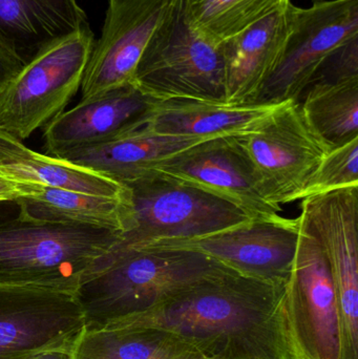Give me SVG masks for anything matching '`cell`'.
I'll return each mask as SVG.
<instances>
[{"label": "cell", "mask_w": 358, "mask_h": 359, "mask_svg": "<svg viewBox=\"0 0 358 359\" xmlns=\"http://www.w3.org/2000/svg\"><path fill=\"white\" fill-rule=\"evenodd\" d=\"M105 327L170 331L206 359H304L290 330L285 285L231 269L207 276L143 313Z\"/></svg>", "instance_id": "cell-1"}, {"label": "cell", "mask_w": 358, "mask_h": 359, "mask_svg": "<svg viewBox=\"0 0 358 359\" xmlns=\"http://www.w3.org/2000/svg\"><path fill=\"white\" fill-rule=\"evenodd\" d=\"M229 269L193 251L151 246L115 247L78 287L85 328L143 313L170 295Z\"/></svg>", "instance_id": "cell-2"}, {"label": "cell", "mask_w": 358, "mask_h": 359, "mask_svg": "<svg viewBox=\"0 0 358 359\" xmlns=\"http://www.w3.org/2000/svg\"><path fill=\"white\" fill-rule=\"evenodd\" d=\"M121 236L99 226L0 215V284L76 293Z\"/></svg>", "instance_id": "cell-3"}, {"label": "cell", "mask_w": 358, "mask_h": 359, "mask_svg": "<svg viewBox=\"0 0 358 359\" xmlns=\"http://www.w3.org/2000/svg\"><path fill=\"white\" fill-rule=\"evenodd\" d=\"M132 83L156 100L226 101L221 42L191 22L186 0H174L147 43Z\"/></svg>", "instance_id": "cell-4"}, {"label": "cell", "mask_w": 358, "mask_h": 359, "mask_svg": "<svg viewBox=\"0 0 358 359\" xmlns=\"http://www.w3.org/2000/svg\"><path fill=\"white\" fill-rule=\"evenodd\" d=\"M124 185L130 190L132 211L128 230L116 247L189 240L252 219L235 205L160 172Z\"/></svg>", "instance_id": "cell-5"}, {"label": "cell", "mask_w": 358, "mask_h": 359, "mask_svg": "<svg viewBox=\"0 0 358 359\" xmlns=\"http://www.w3.org/2000/svg\"><path fill=\"white\" fill-rule=\"evenodd\" d=\"M95 42L86 25L27 62L0 90V128L22 142L62 114L81 88Z\"/></svg>", "instance_id": "cell-6"}, {"label": "cell", "mask_w": 358, "mask_h": 359, "mask_svg": "<svg viewBox=\"0 0 358 359\" xmlns=\"http://www.w3.org/2000/svg\"><path fill=\"white\" fill-rule=\"evenodd\" d=\"M233 138L252 165L263 196L279 209L296 202L329 151L296 101L282 103L252 130Z\"/></svg>", "instance_id": "cell-7"}, {"label": "cell", "mask_w": 358, "mask_h": 359, "mask_svg": "<svg viewBox=\"0 0 358 359\" xmlns=\"http://www.w3.org/2000/svg\"><path fill=\"white\" fill-rule=\"evenodd\" d=\"M357 36L358 0H315L306 8L294 4L289 34L256 104L298 102L324 61Z\"/></svg>", "instance_id": "cell-8"}, {"label": "cell", "mask_w": 358, "mask_h": 359, "mask_svg": "<svg viewBox=\"0 0 358 359\" xmlns=\"http://www.w3.org/2000/svg\"><path fill=\"white\" fill-rule=\"evenodd\" d=\"M298 219V249L285 285L292 337L304 359H343L342 327L333 278L319 243Z\"/></svg>", "instance_id": "cell-9"}, {"label": "cell", "mask_w": 358, "mask_h": 359, "mask_svg": "<svg viewBox=\"0 0 358 359\" xmlns=\"http://www.w3.org/2000/svg\"><path fill=\"white\" fill-rule=\"evenodd\" d=\"M84 328L76 293L0 284V359H34L73 348Z\"/></svg>", "instance_id": "cell-10"}, {"label": "cell", "mask_w": 358, "mask_h": 359, "mask_svg": "<svg viewBox=\"0 0 358 359\" xmlns=\"http://www.w3.org/2000/svg\"><path fill=\"white\" fill-rule=\"evenodd\" d=\"M298 217L319 243L333 278L343 359H358V187L304 198Z\"/></svg>", "instance_id": "cell-11"}, {"label": "cell", "mask_w": 358, "mask_h": 359, "mask_svg": "<svg viewBox=\"0 0 358 359\" xmlns=\"http://www.w3.org/2000/svg\"><path fill=\"white\" fill-rule=\"evenodd\" d=\"M298 219H252L199 238L145 246L193 251L244 276L286 285L298 249Z\"/></svg>", "instance_id": "cell-12"}, {"label": "cell", "mask_w": 358, "mask_h": 359, "mask_svg": "<svg viewBox=\"0 0 358 359\" xmlns=\"http://www.w3.org/2000/svg\"><path fill=\"white\" fill-rule=\"evenodd\" d=\"M174 0H109L100 39L81 83L82 98L130 83L139 60Z\"/></svg>", "instance_id": "cell-13"}, {"label": "cell", "mask_w": 358, "mask_h": 359, "mask_svg": "<svg viewBox=\"0 0 358 359\" xmlns=\"http://www.w3.org/2000/svg\"><path fill=\"white\" fill-rule=\"evenodd\" d=\"M151 172L184 182L239 207L252 219L281 217L282 209L263 196L248 162L233 136L219 137L185 149Z\"/></svg>", "instance_id": "cell-14"}, {"label": "cell", "mask_w": 358, "mask_h": 359, "mask_svg": "<svg viewBox=\"0 0 358 359\" xmlns=\"http://www.w3.org/2000/svg\"><path fill=\"white\" fill-rule=\"evenodd\" d=\"M156 101L132 82L81 99L46 126L44 149L59 157L128 136L145 126Z\"/></svg>", "instance_id": "cell-15"}, {"label": "cell", "mask_w": 358, "mask_h": 359, "mask_svg": "<svg viewBox=\"0 0 358 359\" xmlns=\"http://www.w3.org/2000/svg\"><path fill=\"white\" fill-rule=\"evenodd\" d=\"M291 1L237 35L221 42L225 61L226 102L256 104L273 73L291 27Z\"/></svg>", "instance_id": "cell-16"}, {"label": "cell", "mask_w": 358, "mask_h": 359, "mask_svg": "<svg viewBox=\"0 0 358 359\" xmlns=\"http://www.w3.org/2000/svg\"><path fill=\"white\" fill-rule=\"evenodd\" d=\"M280 104H235L198 99L157 100L141 130L161 136L210 139L249 132Z\"/></svg>", "instance_id": "cell-17"}, {"label": "cell", "mask_w": 358, "mask_h": 359, "mask_svg": "<svg viewBox=\"0 0 358 359\" xmlns=\"http://www.w3.org/2000/svg\"><path fill=\"white\" fill-rule=\"evenodd\" d=\"M86 25L77 0H0V41L25 65Z\"/></svg>", "instance_id": "cell-18"}, {"label": "cell", "mask_w": 358, "mask_h": 359, "mask_svg": "<svg viewBox=\"0 0 358 359\" xmlns=\"http://www.w3.org/2000/svg\"><path fill=\"white\" fill-rule=\"evenodd\" d=\"M207 140L161 136L139 130L102 144L73 149L59 156L76 165L128 184L146 176L172 156Z\"/></svg>", "instance_id": "cell-19"}, {"label": "cell", "mask_w": 358, "mask_h": 359, "mask_svg": "<svg viewBox=\"0 0 358 359\" xmlns=\"http://www.w3.org/2000/svg\"><path fill=\"white\" fill-rule=\"evenodd\" d=\"M74 359H206L174 333L153 327L84 328Z\"/></svg>", "instance_id": "cell-20"}, {"label": "cell", "mask_w": 358, "mask_h": 359, "mask_svg": "<svg viewBox=\"0 0 358 359\" xmlns=\"http://www.w3.org/2000/svg\"><path fill=\"white\" fill-rule=\"evenodd\" d=\"M23 217L54 223L82 224L128 230L130 221V190L123 196H104L44 187L37 196L14 201Z\"/></svg>", "instance_id": "cell-21"}, {"label": "cell", "mask_w": 358, "mask_h": 359, "mask_svg": "<svg viewBox=\"0 0 358 359\" xmlns=\"http://www.w3.org/2000/svg\"><path fill=\"white\" fill-rule=\"evenodd\" d=\"M298 103L329 151L358 138V80L311 84Z\"/></svg>", "instance_id": "cell-22"}, {"label": "cell", "mask_w": 358, "mask_h": 359, "mask_svg": "<svg viewBox=\"0 0 358 359\" xmlns=\"http://www.w3.org/2000/svg\"><path fill=\"white\" fill-rule=\"evenodd\" d=\"M0 174L19 181L40 184L44 187L92 196H119L128 191L124 184L94 170L33 151L27 157L0 165Z\"/></svg>", "instance_id": "cell-23"}, {"label": "cell", "mask_w": 358, "mask_h": 359, "mask_svg": "<svg viewBox=\"0 0 358 359\" xmlns=\"http://www.w3.org/2000/svg\"><path fill=\"white\" fill-rule=\"evenodd\" d=\"M290 0H186L193 25L214 42L224 41L275 13Z\"/></svg>", "instance_id": "cell-24"}, {"label": "cell", "mask_w": 358, "mask_h": 359, "mask_svg": "<svg viewBox=\"0 0 358 359\" xmlns=\"http://www.w3.org/2000/svg\"><path fill=\"white\" fill-rule=\"evenodd\" d=\"M348 187H358V138L330 149L296 201Z\"/></svg>", "instance_id": "cell-25"}, {"label": "cell", "mask_w": 358, "mask_h": 359, "mask_svg": "<svg viewBox=\"0 0 358 359\" xmlns=\"http://www.w3.org/2000/svg\"><path fill=\"white\" fill-rule=\"evenodd\" d=\"M351 80H358V36L343 44L324 61L309 86Z\"/></svg>", "instance_id": "cell-26"}, {"label": "cell", "mask_w": 358, "mask_h": 359, "mask_svg": "<svg viewBox=\"0 0 358 359\" xmlns=\"http://www.w3.org/2000/svg\"><path fill=\"white\" fill-rule=\"evenodd\" d=\"M43 186L29 182L19 181L0 174V203L14 202L21 198L37 196Z\"/></svg>", "instance_id": "cell-27"}, {"label": "cell", "mask_w": 358, "mask_h": 359, "mask_svg": "<svg viewBox=\"0 0 358 359\" xmlns=\"http://www.w3.org/2000/svg\"><path fill=\"white\" fill-rule=\"evenodd\" d=\"M25 65L18 56L0 41V90L20 73Z\"/></svg>", "instance_id": "cell-28"}, {"label": "cell", "mask_w": 358, "mask_h": 359, "mask_svg": "<svg viewBox=\"0 0 358 359\" xmlns=\"http://www.w3.org/2000/svg\"><path fill=\"white\" fill-rule=\"evenodd\" d=\"M32 149L0 128V165L27 157Z\"/></svg>", "instance_id": "cell-29"}, {"label": "cell", "mask_w": 358, "mask_h": 359, "mask_svg": "<svg viewBox=\"0 0 358 359\" xmlns=\"http://www.w3.org/2000/svg\"><path fill=\"white\" fill-rule=\"evenodd\" d=\"M73 348L50 350L39 354L34 359H74Z\"/></svg>", "instance_id": "cell-30"}]
</instances>
